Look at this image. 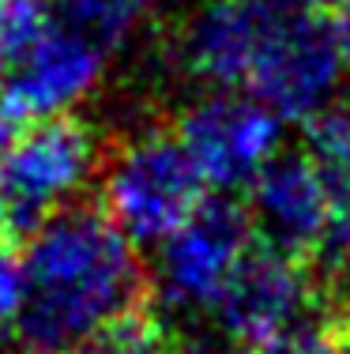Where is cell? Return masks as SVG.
I'll return each mask as SVG.
<instances>
[{"mask_svg":"<svg viewBox=\"0 0 350 354\" xmlns=\"http://www.w3.org/2000/svg\"><path fill=\"white\" fill-rule=\"evenodd\" d=\"M256 241L253 218L230 196L200 200L196 212L158 241L155 268L147 290L170 317H204L215 313L230 275Z\"/></svg>","mask_w":350,"mask_h":354,"instance_id":"5","label":"cell"},{"mask_svg":"<svg viewBox=\"0 0 350 354\" xmlns=\"http://www.w3.org/2000/svg\"><path fill=\"white\" fill-rule=\"evenodd\" d=\"M331 324L343 335H350V268H339L336 272V290H331Z\"/></svg>","mask_w":350,"mask_h":354,"instance_id":"18","label":"cell"},{"mask_svg":"<svg viewBox=\"0 0 350 354\" xmlns=\"http://www.w3.org/2000/svg\"><path fill=\"white\" fill-rule=\"evenodd\" d=\"M23 301V260L15 257L12 241L0 238V328L12 324Z\"/></svg>","mask_w":350,"mask_h":354,"instance_id":"17","label":"cell"},{"mask_svg":"<svg viewBox=\"0 0 350 354\" xmlns=\"http://www.w3.org/2000/svg\"><path fill=\"white\" fill-rule=\"evenodd\" d=\"M347 61L328 15L302 0H271L245 75V95L279 121H313L336 98Z\"/></svg>","mask_w":350,"mask_h":354,"instance_id":"2","label":"cell"},{"mask_svg":"<svg viewBox=\"0 0 350 354\" xmlns=\"http://www.w3.org/2000/svg\"><path fill=\"white\" fill-rule=\"evenodd\" d=\"M313 309V275L305 257L253 241L215 301L222 335L233 343H264L279 328L294 324Z\"/></svg>","mask_w":350,"mask_h":354,"instance_id":"8","label":"cell"},{"mask_svg":"<svg viewBox=\"0 0 350 354\" xmlns=\"http://www.w3.org/2000/svg\"><path fill=\"white\" fill-rule=\"evenodd\" d=\"M12 140H15V113L4 106V98H0V155L8 151Z\"/></svg>","mask_w":350,"mask_h":354,"instance_id":"20","label":"cell"},{"mask_svg":"<svg viewBox=\"0 0 350 354\" xmlns=\"http://www.w3.org/2000/svg\"><path fill=\"white\" fill-rule=\"evenodd\" d=\"M302 4H309L313 12H320V15H328V19H331V15L347 12V8H350V0H302Z\"/></svg>","mask_w":350,"mask_h":354,"instance_id":"21","label":"cell"},{"mask_svg":"<svg viewBox=\"0 0 350 354\" xmlns=\"http://www.w3.org/2000/svg\"><path fill=\"white\" fill-rule=\"evenodd\" d=\"M102 166V140L72 113L35 121L0 155V238L27 241L53 212L79 200Z\"/></svg>","mask_w":350,"mask_h":354,"instance_id":"3","label":"cell"},{"mask_svg":"<svg viewBox=\"0 0 350 354\" xmlns=\"http://www.w3.org/2000/svg\"><path fill=\"white\" fill-rule=\"evenodd\" d=\"M328 257L331 272L339 268H350V192L336 189V207H331V218H328V230L320 238V249Z\"/></svg>","mask_w":350,"mask_h":354,"instance_id":"16","label":"cell"},{"mask_svg":"<svg viewBox=\"0 0 350 354\" xmlns=\"http://www.w3.org/2000/svg\"><path fill=\"white\" fill-rule=\"evenodd\" d=\"M76 354H173L166 320L147 313L144 306L117 317L98 335H90Z\"/></svg>","mask_w":350,"mask_h":354,"instance_id":"12","label":"cell"},{"mask_svg":"<svg viewBox=\"0 0 350 354\" xmlns=\"http://www.w3.org/2000/svg\"><path fill=\"white\" fill-rule=\"evenodd\" d=\"M49 27L41 0H0V80L27 57V49Z\"/></svg>","mask_w":350,"mask_h":354,"instance_id":"14","label":"cell"},{"mask_svg":"<svg viewBox=\"0 0 350 354\" xmlns=\"http://www.w3.org/2000/svg\"><path fill=\"white\" fill-rule=\"evenodd\" d=\"M102 212L132 245H158L204 200V177L177 132L144 129L102 155Z\"/></svg>","mask_w":350,"mask_h":354,"instance_id":"4","label":"cell"},{"mask_svg":"<svg viewBox=\"0 0 350 354\" xmlns=\"http://www.w3.org/2000/svg\"><path fill=\"white\" fill-rule=\"evenodd\" d=\"M256 347H260L256 354H343V332L331 320L305 313Z\"/></svg>","mask_w":350,"mask_h":354,"instance_id":"15","label":"cell"},{"mask_svg":"<svg viewBox=\"0 0 350 354\" xmlns=\"http://www.w3.org/2000/svg\"><path fill=\"white\" fill-rule=\"evenodd\" d=\"M309 151L331 177V185L350 192V98H331L309 121Z\"/></svg>","mask_w":350,"mask_h":354,"instance_id":"13","label":"cell"},{"mask_svg":"<svg viewBox=\"0 0 350 354\" xmlns=\"http://www.w3.org/2000/svg\"><path fill=\"white\" fill-rule=\"evenodd\" d=\"M282 124L286 121L245 91H207L181 113L177 140L185 143L204 185L233 192L245 189L279 151Z\"/></svg>","mask_w":350,"mask_h":354,"instance_id":"6","label":"cell"},{"mask_svg":"<svg viewBox=\"0 0 350 354\" xmlns=\"http://www.w3.org/2000/svg\"><path fill=\"white\" fill-rule=\"evenodd\" d=\"M147 306V272L136 245L98 204L72 200L27 238L19 354H76L90 335Z\"/></svg>","mask_w":350,"mask_h":354,"instance_id":"1","label":"cell"},{"mask_svg":"<svg viewBox=\"0 0 350 354\" xmlns=\"http://www.w3.org/2000/svg\"><path fill=\"white\" fill-rule=\"evenodd\" d=\"M245 189V212L260 241L294 257H309L320 249L336 207V185L313 158V151H275Z\"/></svg>","mask_w":350,"mask_h":354,"instance_id":"7","label":"cell"},{"mask_svg":"<svg viewBox=\"0 0 350 354\" xmlns=\"http://www.w3.org/2000/svg\"><path fill=\"white\" fill-rule=\"evenodd\" d=\"M147 8L151 0H61V23L113 53L136 38Z\"/></svg>","mask_w":350,"mask_h":354,"instance_id":"11","label":"cell"},{"mask_svg":"<svg viewBox=\"0 0 350 354\" xmlns=\"http://www.w3.org/2000/svg\"><path fill=\"white\" fill-rule=\"evenodd\" d=\"M106 57L110 53L79 30L49 19L27 57L0 80V98L15 113V121L61 117L98 91L106 75Z\"/></svg>","mask_w":350,"mask_h":354,"instance_id":"9","label":"cell"},{"mask_svg":"<svg viewBox=\"0 0 350 354\" xmlns=\"http://www.w3.org/2000/svg\"><path fill=\"white\" fill-rule=\"evenodd\" d=\"M177 354H249L245 343H233V339H196L188 347H181Z\"/></svg>","mask_w":350,"mask_h":354,"instance_id":"19","label":"cell"},{"mask_svg":"<svg viewBox=\"0 0 350 354\" xmlns=\"http://www.w3.org/2000/svg\"><path fill=\"white\" fill-rule=\"evenodd\" d=\"M271 0H204L185 15L173 53L185 75L211 91H241Z\"/></svg>","mask_w":350,"mask_h":354,"instance_id":"10","label":"cell"}]
</instances>
